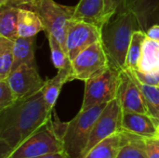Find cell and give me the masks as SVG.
Segmentation results:
<instances>
[{"instance_id":"cell-1","label":"cell","mask_w":159,"mask_h":158,"mask_svg":"<svg viewBox=\"0 0 159 158\" xmlns=\"http://www.w3.org/2000/svg\"><path fill=\"white\" fill-rule=\"evenodd\" d=\"M52 112L44 98L43 90L18 100L0 111V141L13 150L16 149L51 119Z\"/></svg>"},{"instance_id":"cell-2","label":"cell","mask_w":159,"mask_h":158,"mask_svg":"<svg viewBox=\"0 0 159 158\" xmlns=\"http://www.w3.org/2000/svg\"><path fill=\"white\" fill-rule=\"evenodd\" d=\"M129 4L130 0H124L101 26L100 41L108 56L110 65L120 71L125 70L132 35L141 30L138 19Z\"/></svg>"},{"instance_id":"cell-3","label":"cell","mask_w":159,"mask_h":158,"mask_svg":"<svg viewBox=\"0 0 159 158\" xmlns=\"http://www.w3.org/2000/svg\"><path fill=\"white\" fill-rule=\"evenodd\" d=\"M107 103L96 105L79 113L66 125L61 137L63 152L70 158H81L86 150L94 124Z\"/></svg>"},{"instance_id":"cell-4","label":"cell","mask_w":159,"mask_h":158,"mask_svg":"<svg viewBox=\"0 0 159 158\" xmlns=\"http://www.w3.org/2000/svg\"><path fill=\"white\" fill-rule=\"evenodd\" d=\"M18 7H25L36 12L44 25V32L54 35L66 51V34L74 20L75 7L63 6L54 0H37Z\"/></svg>"},{"instance_id":"cell-5","label":"cell","mask_w":159,"mask_h":158,"mask_svg":"<svg viewBox=\"0 0 159 158\" xmlns=\"http://www.w3.org/2000/svg\"><path fill=\"white\" fill-rule=\"evenodd\" d=\"M120 70L109 65L101 74L85 81V92L80 111L108 103L117 98Z\"/></svg>"},{"instance_id":"cell-6","label":"cell","mask_w":159,"mask_h":158,"mask_svg":"<svg viewBox=\"0 0 159 158\" xmlns=\"http://www.w3.org/2000/svg\"><path fill=\"white\" fill-rule=\"evenodd\" d=\"M63 152L61 139L55 132L51 119L23 141L7 158H34Z\"/></svg>"},{"instance_id":"cell-7","label":"cell","mask_w":159,"mask_h":158,"mask_svg":"<svg viewBox=\"0 0 159 158\" xmlns=\"http://www.w3.org/2000/svg\"><path fill=\"white\" fill-rule=\"evenodd\" d=\"M110 65L101 41H98L79 53L72 61V80L87 81L88 79L101 74Z\"/></svg>"},{"instance_id":"cell-8","label":"cell","mask_w":159,"mask_h":158,"mask_svg":"<svg viewBox=\"0 0 159 158\" xmlns=\"http://www.w3.org/2000/svg\"><path fill=\"white\" fill-rule=\"evenodd\" d=\"M122 115L123 110L117 98L107 103L106 107L103 109L94 124L88 146L81 158L85 157L89 150L97 143L121 130Z\"/></svg>"},{"instance_id":"cell-9","label":"cell","mask_w":159,"mask_h":158,"mask_svg":"<svg viewBox=\"0 0 159 158\" xmlns=\"http://www.w3.org/2000/svg\"><path fill=\"white\" fill-rule=\"evenodd\" d=\"M117 99L123 112L149 115L144 95L135 79L133 72L130 70L120 71Z\"/></svg>"},{"instance_id":"cell-10","label":"cell","mask_w":159,"mask_h":158,"mask_svg":"<svg viewBox=\"0 0 159 158\" xmlns=\"http://www.w3.org/2000/svg\"><path fill=\"white\" fill-rule=\"evenodd\" d=\"M100 40V27L86 21L73 20L66 34V51L71 61L79 53Z\"/></svg>"},{"instance_id":"cell-11","label":"cell","mask_w":159,"mask_h":158,"mask_svg":"<svg viewBox=\"0 0 159 158\" xmlns=\"http://www.w3.org/2000/svg\"><path fill=\"white\" fill-rule=\"evenodd\" d=\"M7 81L18 100L32 96L42 90L45 82L39 73L37 66L22 64L11 72Z\"/></svg>"},{"instance_id":"cell-12","label":"cell","mask_w":159,"mask_h":158,"mask_svg":"<svg viewBox=\"0 0 159 158\" xmlns=\"http://www.w3.org/2000/svg\"><path fill=\"white\" fill-rule=\"evenodd\" d=\"M121 130L143 138L156 137L157 124L149 115L123 112Z\"/></svg>"},{"instance_id":"cell-13","label":"cell","mask_w":159,"mask_h":158,"mask_svg":"<svg viewBox=\"0 0 159 158\" xmlns=\"http://www.w3.org/2000/svg\"><path fill=\"white\" fill-rule=\"evenodd\" d=\"M104 0H80L75 6L74 20L86 21L101 28L105 20Z\"/></svg>"},{"instance_id":"cell-14","label":"cell","mask_w":159,"mask_h":158,"mask_svg":"<svg viewBox=\"0 0 159 158\" xmlns=\"http://www.w3.org/2000/svg\"><path fill=\"white\" fill-rule=\"evenodd\" d=\"M129 5L142 31L146 32L151 26L159 24V0H130Z\"/></svg>"},{"instance_id":"cell-15","label":"cell","mask_w":159,"mask_h":158,"mask_svg":"<svg viewBox=\"0 0 159 158\" xmlns=\"http://www.w3.org/2000/svg\"><path fill=\"white\" fill-rule=\"evenodd\" d=\"M123 142L124 136L120 130L97 143L84 158H116Z\"/></svg>"},{"instance_id":"cell-16","label":"cell","mask_w":159,"mask_h":158,"mask_svg":"<svg viewBox=\"0 0 159 158\" xmlns=\"http://www.w3.org/2000/svg\"><path fill=\"white\" fill-rule=\"evenodd\" d=\"M35 36L18 37L14 43V61L12 71H15L22 64L37 66L34 59Z\"/></svg>"},{"instance_id":"cell-17","label":"cell","mask_w":159,"mask_h":158,"mask_svg":"<svg viewBox=\"0 0 159 158\" xmlns=\"http://www.w3.org/2000/svg\"><path fill=\"white\" fill-rule=\"evenodd\" d=\"M18 34L19 37H33L41 31H45L44 25L36 12L25 7H19Z\"/></svg>"},{"instance_id":"cell-18","label":"cell","mask_w":159,"mask_h":158,"mask_svg":"<svg viewBox=\"0 0 159 158\" xmlns=\"http://www.w3.org/2000/svg\"><path fill=\"white\" fill-rule=\"evenodd\" d=\"M71 73H72V67L63 68V69L58 70V73L54 77L46 80L45 86L42 90L44 93V98L48 107L51 110L54 109V106L59 98L60 92L62 88V86L65 83L70 81Z\"/></svg>"},{"instance_id":"cell-19","label":"cell","mask_w":159,"mask_h":158,"mask_svg":"<svg viewBox=\"0 0 159 158\" xmlns=\"http://www.w3.org/2000/svg\"><path fill=\"white\" fill-rule=\"evenodd\" d=\"M18 7L5 5L0 7V36H4L15 41L19 37L18 34Z\"/></svg>"},{"instance_id":"cell-20","label":"cell","mask_w":159,"mask_h":158,"mask_svg":"<svg viewBox=\"0 0 159 158\" xmlns=\"http://www.w3.org/2000/svg\"><path fill=\"white\" fill-rule=\"evenodd\" d=\"M124 142L116 158H148L145 138L122 130Z\"/></svg>"},{"instance_id":"cell-21","label":"cell","mask_w":159,"mask_h":158,"mask_svg":"<svg viewBox=\"0 0 159 158\" xmlns=\"http://www.w3.org/2000/svg\"><path fill=\"white\" fill-rule=\"evenodd\" d=\"M147 36L143 31H136L131 38L130 45L128 50V55L126 59V67L125 70L138 71L140 69V63L142 60L143 50L144 42Z\"/></svg>"},{"instance_id":"cell-22","label":"cell","mask_w":159,"mask_h":158,"mask_svg":"<svg viewBox=\"0 0 159 158\" xmlns=\"http://www.w3.org/2000/svg\"><path fill=\"white\" fill-rule=\"evenodd\" d=\"M15 41L0 36V80L7 79L14 61Z\"/></svg>"},{"instance_id":"cell-23","label":"cell","mask_w":159,"mask_h":158,"mask_svg":"<svg viewBox=\"0 0 159 158\" xmlns=\"http://www.w3.org/2000/svg\"><path fill=\"white\" fill-rule=\"evenodd\" d=\"M159 69V43L146 38L143 46L140 69L138 71L149 72Z\"/></svg>"},{"instance_id":"cell-24","label":"cell","mask_w":159,"mask_h":158,"mask_svg":"<svg viewBox=\"0 0 159 158\" xmlns=\"http://www.w3.org/2000/svg\"><path fill=\"white\" fill-rule=\"evenodd\" d=\"M133 74H134V73H133ZM134 76H135V74H134ZM135 79H136L141 90L143 91V93L144 95L148 112H149V115L154 119L155 123L157 126L159 124V87L143 84L142 82H140L138 80V78L136 76H135Z\"/></svg>"},{"instance_id":"cell-25","label":"cell","mask_w":159,"mask_h":158,"mask_svg":"<svg viewBox=\"0 0 159 158\" xmlns=\"http://www.w3.org/2000/svg\"><path fill=\"white\" fill-rule=\"evenodd\" d=\"M48 44H49V48H50V53H51V61L53 62L54 67L57 70H61L63 68H71L72 67V61L61 45V43L56 39V37L50 34H46Z\"/></svg>"},{"instance_id":"cell-26","label":"cell","mask_w":159,"mask_h":158,"mask_svg":"<svg viewBox=\"0 0 159 158\" xmlns=\"http://www.w3.org/2000/svg\"><path fill=\"white\" fill-rule=\"evenodd\" d=\"M18 101L7 79L0 80V111L11 106Z\"/></svg>"},{"instance_id":"cell-27","label":"cell","mask_w":159,"mask_h":158,"mask_svg":"<svg viewBox=\"0 0 159 158\" xmlns=\"http://www.w3.org/2000/svg\"><path fill=\"white\" fill-rule=\"evenodd\" d=\"M132 72L134 73L138 80L143 84L159 87V69L152 70L149 72H142V71H132Z\"/></svg>"},{"instance_id":"cell-28","label":"cell","mask_w":159,"mask_h":158,"mask_svg":"<svg viewBox=\"0 0 159 158\" xmlns=\"http://www.w3.org/2000/svg\"><path fill=\"white\" fill-rule=\"evenodd\" d=\"M145 149L148 158H159V139L145 138Z\"/></svg>"},{"instance_id":"cell-29","label":"cell","mask_w":159,"mask_h":158,"mask_svg":"<svg viewBox=\"0 0 159 158\" xmlns=\"http://www.w3.org/2000/svg\"><path fill=\"white\" fill-rule=\"evenodd\" d=\"M124 0H104V11H105V19L109 17L111 14L115 12V10L119 7V5Z\"/></svg>"},{"instance_id":"cell-30","label":"cell","mask_w":159,"mask_h":158,"mask_svg":"<svg viewBox=\"0 0 159 158\" xmlns=\"http://www.w3.org/2000/svg\"><path fill=\"white\" fill-rule=\"evenodd\" d=\"M145 34H146V36L149 39L154 40V41L159 43V24H155V25L151 26L145 32Z\"/></svg>"},{"instance_id":"cell-31","label":"cell","mask_w":159,"mask_h":158,"mask_svg":"<svg viewBox=\"0 0 159 158\" xmlns=\"http://www.w3.org/2000/svg\"><path fill=\"white\" fill-rule=\"evenodd\" d=\"M34 158H70L64 152H59V153H52V154H48L44 155L41 156Z\"/></svg>"},{"instance_id":"cell-32","label":"cell","mask_w":159,"mask_h":158,"mask_svg":"<svg viewBox=\"0 0 159 158\" xmlns=\"http://www.w3.org/2000/svg\"><path fill=\"white\" fill-rule=\"evenodd\" d=\"M37 0H10L7 5H10V6H14V7H20V6H23L26 4H30L32 2H34Z\"/></svg>"},{"instance_id":"cell-33","label":"cell","mask_w":159,"mask_h":158,"mask_svg":"<svg viewBox=\"0 0 159 158\" xmlns=\"http://www.w3.org/2000/svg\"><path fill=\"white\" fill-rule=\"evenodd\" d=\"M9 1H10V0H0V7H1V6L7 5Z\"/></svg>"},{"instance_id":"cell-34","label":"cell","mask_w":159,"mask_h":158,"mask_svg":"<svg viewBox=\"0 0 159 158\" xmlns=\"http://www.w3.org/2000/svg\"><path fill=\"white\" fill-rule=\"evenodd\" d=\"M156 138L159 139V124L157 126V132H156Z\"/></svg>"}]
</instances>
